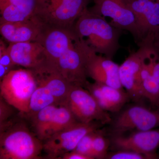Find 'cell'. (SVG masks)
<instances>
[{"instance_id":"cell-1","label":"cell","mask_w":159,"mask_h":159,"mask_svg":"<svg viewBox=\"0 0 159 159\" xmlns=\"http://www.w3.org/2000/svg\"><path fill=\"white\" fill-rule=\"evenodd\" d=\"M79 39H84L98 54L112 59L120 48L119 39L123 30L109 23L102 16L86 8L73 27Z\"/></svg>"},{"instance_id":"cell-2","label":"cell","mask_w":159,"mask_h":159,"mask_svg":"<svg viewBox=\"0 0 159 159\" xmlns=\"http://www.w3.org/2000/svg\"><path fill=\"white\" fill-rule=\"evenodd\" d=\"M43 142L25 123L13 121L0 130V159H39Z\"/></svg>"},{"instance_id":"cell-3","label":"cell","mask_w":159,"mask_h":159,"mask_svg":"<svg viewBox=\"0 0 159 159\" xmlns=\"http://www.w3.org/2000/svg\"><path fill=\"white\" fill-rule=\"evenodd\" d=\"M37 87V82L31 70L14 69L1 80V97L25 115L29 112L30 99Z\"/></svg>"},{"instance_id":"cell-4","label":"cell","mask_w":159,"mask_h":159,"mask_svg":"<svg viewBox=\"0 0 159 159\" xmlns=\"http://www.w3.org/2000/svg\"><path fill=\"white\" fill-rule=\"evenodd\" d=\"M112 119L111 134H122L129 131L148 130L159 127V108L151 110L136 103L120 111Z\"/></svg>"},{"instance_id":"cell-5","label":"cell","mask_w":159,"mask_h":159,"mask_svg":"<svg viewBox=\"0 0 159 159\" xmlns=\"http://www.w3.org/2000/svg\"><path fill=\"white\" fill-rule=\"evenodd\" d=\"M76 43L84 59L88 77L95 82L119 89L122 88L119 78V66L105 56L98 55L85 40L77 38Z\"/></svg>"},{"instance_id":"cell-6","label":"cell","mask_w":159,"mask_h":159,"mask_svg":"<svg viewBox=\"0 0 159 159\" xmlns=\"http://www.w3.org/2000/svg\"><path fill=\"white\" fill-rule=\"evenodd\" d=\"M88 0H45L35 16L46 25L72 28L86 8Z\"/></svg>"},{"instance_id":"cell-7","label":"cell","mask_w":159,"mask_h":159,"mask_svg":"<svg viewBox=\"0 0 159 159\" xmlns=\"http://www.w3.org/2000/svg\"><path fill=\"white\" fill-rule=\"evenodd\" d=\"M62 105L69 108L79 122L97 121L104 125L112 120L108 112L102 109L92 94L81 86H72Z\"/></svg>"},{"instance_id":"cell-8","label":"cell","mask_w":159,"mask_h":159,"mask_svg":"<svg viewBox=\"0 0 159 159\" xmlns=\"http://www.w3.org/2000/svg\"><path fill=\"white\" fill-rule=\"evenodd\" d=\"M104 125L101 122H78L70 128L52 135L43 142V150L49 159H60L65 154L73 151L83 137Z\"/></svg>"},{"instance_id":"cell-9","label":"cell","mask_w":159,"mask_h":159,"mask_svg":"<svg viewBox=\"0 0 159 159\" xmlns=\"http://www.w3.org/2000/svg\"><path fill=\"white\" fill-rule=\"evenodd\" d=\"M95 6L91 11L112 20L111 24L132 35L139 47L143 39L134 14L125 0H94Z\"/></svg>"},{"instance_id":"cell-10","label":"cell","mask_w":159,"mask_h":159,"mask_svg":"<svg viewBox=\"0 0 159 159\" xmlns=\"http://www.w3.org/2000/svg\"><path fill=\"white\" fill-rule=\"evenodd\" d=\"M153 46L152 44L139 47L138 51L131 54L119 66L122 88L135 103H141L144 99L141 91V71Z\"/></svg>"},{"instance_id":"cell-11","label":"cell","mask_w":159,"mask_h":159,"mask_svg":"<svg viewBox=\"0 0 159 159\" xmlns=\"http://www.w3.org/2000/svg\"><path fill=\"white\" fill-rule=\"evenodd\" d=\"M110 142L113 150L132 151L145 155L148 159L158 158L157 151L159 148V129L113 135Z\"/></svg>"},{"instance_id":"cell-12","label":"cell","mask_w":159,"mask_h":159,"mask_svg":"<svg viewBox=\"0 0 159 159\" xmlns=\"http://www.w3.org/2000/svg\"><path fill=\"white\" fill-rule=\"evenodd\" d=\"M125 1L134 14L142 34L143 41L141 46L152 43L155 36L159 32L158 1V0Z\"/></svg>"},{"instance_id":"cell-13","label":"cell","mask_w":159,"mask_h":159,"mask_svg":"<svg viewBox=\"0 0 159 159\" xmlns=\"http://www.w3.org/2000/svg\"><path fill=\"white\" fill-rule=\"evenodd\" d=\"M77 36L73 28L44 25L37 41L45 50L49 61L55 65L60 57L75 44Z\"/></svg>"},{"instance_id":"cell-14","label":"cell","mask_w":159,"mask_h":159,"mask_svg":"<svg viewBox=\"0 0 159 159\" xmlns=\"http://www.w3.org/2000/svg\"><path fill=\"white\" fill-rule=\"evenodd\" d=\"M31 70L38 85L47 88L56 99L58 105H62L74 84L69 82L56 66L49 61Z\"/></svg>"},{"instance_id":"cell-15","label":"cell","mask_w":159,"mask_h":159,"mask_svg":"<svg viewBox=\"0 0 159 159\" xmlns=\"http://www.w3.org/2000/svg\"><path fill=\"white\" fill-rule=\"evenodd\" d=\"M76 41L74 45L57 60L55 65L69 82L84 87L88 81L85 61Z\"/></svg>"},{"instance_id":"cell-16","label":"cell","mask_w":159,"mask_h":159,"mask_svg":"<svg viewBox=\"0 0 159 159\" xmlns=\"http://www.w3.org/2000/svg\"><path fill=\"white\" fill-rule=\"evenodd\" d=\"M43 25L34 16L19 21L0 22V32L9 43L37 41Z\"/></svg>"},{"instance_id":"cell-17","label":"cell","mask_w":159,"mask_h":159,"mask_svg":"<svg viewBox=\"0 0 159 159\" xmlns=\"http://www.w3.org/2000/svg\"><path fill=\"white\" fill-rule=\"evenodd\" d=\"M8 51L16 66L33 69L49 61L45 50L38 42L10 43Z\"/></svg>"},{"instance_id":"cell-18","label":"cell","mask_w":159,"mask_h":159,"mask_svg":"<svg viewBox=\"0 0 159 159\" xmlns=\"http://www.w3.org/2000/svg\"><path fill=\"white\" fill-rule=\"evenodd\" d=\"M84 88L92 94L99 106L108 112L118 113L130 100L124 89H119L110 86L88 81Z\"/></svg>"},{"instance_id":"cell-19","label":"cell","mask_w":159,"mask_h":159,"mask_svg":"<svg viewBox=\"0 0 159 159\" xmlns=\"http://www.w3.org/2000/svg\"><path fill=\"white\" fill-rule=\"evenodd\" d=\"M45 0H0V22H16L35 16Z\"/></svg>"},{"instance_id":"cell-20","label":"cell","mask_w":159,"mask_h":159,"mask_svg":"<svg viewBox=\"0 0 159 159\" xmlns=\"http://www.w3.org/2000/svg\"><path fill=\"white\" fill-rule=\"evenodd\" d=\"M156 52L152 47L142 67L141 74V91L144 99H148L151 105L159 107V83L152 74V62Z\"/></svg>"},{"instance_id":"cell-21","label":"cell","mask_w":159,"mask_h":159,"mask_svg":"<svg viewBox=\"0 0 159 159\" xmlns=\"http://www.w3.org/2000/svg\"><path fill=\"white\" fill-rule=\"evenodd\" d=\"M57 107L56 105L49 106L29 118L31 120L34 133L43 142L48 138L49 130Z\"/></svg>"},{"instance_id":"cell-22","label":"cell","mask_w":159,"mask_h":159,"mask_svg":"<svg viewBox=\"0 0 159 159\" xmlns=\"http://www.w3.org/2000/svg\"><path fill=\"white\" fill-rule=\"evenodd\" d=\"M51 105H58L55 98L47 88L37 84L30 99L29 112L25 114L26 118H29L41 110Z\"/></svg>"},{"instance_id":"cell-23","label":"cell","mask_w":159,"mask_h":159,"mask_svg":"<svg viewBox=\"0 0 159 159\" xmlns=\"http://www.w3.org/2000/svg\"><path fill=\"white\" fill-rule=\"evenodd\" d=\"M78 122L68 108L64 105H59L49 130L48 139L52 135L70 128Z\"/></svg>"},{"instance_id":"cell-24","label":"cell","mask_w":159,"mask_h":159,"mask_svg":"<svg viewBox=\"0 0 159 159\" xmlns=\"http://www.w3.org/2000/svg\"><path fill=\"white\" fill-rule=\"evenodd\" d=\"M105 131L98 129L93 143V157L94 159H105L111 145L110 139L106 137Z\"/></svg>"},{"instance_id":"cell-25","label":"cell","mask_w":159,"mask_h":159,"mask_svg":"<svg viewBox=\"0 0 159 159\" xmlns=\"http://www.w3.org/2000/svg\"><path fill=\"white\" fill-rule=\"evenodd\" d=\"M98 129L89 133L83 137L74 151L88 157L90 159H94L93 157V141Z\"/></svg>"},{"instance_id":"cell-26","label":"cell","mask_w":159,"mask_h":159,"mask_svg":"<svg viewBox=\"0 0 159 159\" xmlns=\"http://www.w3.org/2000/svg\"><path fill=\"white\" fill-rule=\"evenodd\" d=\"M13 106L9 104L2 97L0 98V129L5 127L12 121L14 115Z\"/></svg>"},{"instance_id":"cell-27","label":"cell","mask_w":159,"mask_h":159,"mask_svg":"<svg viewBox=\"0 0 159 159\" xmlns=\"http://www.w3.org/2000/svg\"><path fill=\"white\" fill-rule=\"evenodd\" d=\"M105 159H148L142 154L128 150H116L108 152Z\"/></svg>"},{"instance_id":"cell-28","label":"cell","mask_w":159,"mask_h":159,"mask_svg":"<svg viewBox=\"0 0 159 159\" xmlns=\"http://www.w3.org/2000/svg\"><path fill=\"white\" fill-rule=\"evenodd\" d=\"M0 65L11 70H14V67L16 66L11 59L8 47H6L2 39L0 40Z\"/></svg>"},{"instance_id":"cell-29","label":"cell","mask_w":159,"mask_h":159,"mask_svg":"<svg viewBox=\"0 0 159 159\" xmlns=\"http://www.w3.org/2000/svg\"><path fill=\"white\" fill-rule=\"evenodd\" d=\"M62 159H90L88 157L75 151L70 152L64 154L61 157Z\"/></svg>"},{"instance_id":"cell-30","label":"cell","mask_w":159,"mask_h":159,"mask_svg":"<svg viewBox=\"0 0 159 159\" xmlns=\"http://www.w3.org/2000/svg\"><path fill=\"white\" fill-rule=\"evenodd\" d=\"M153 44L154 47L159 54V32L155 36Z\"/></svg>"},{"instance_id":"cell-31","label":"cell","mask_w":159,"mask_h":159,"mask_svg":"<svg viewBox=\"0 0 159 159\" xmlns=\"http://www.w3.org/2000/svg\"><path fill=\"white\" fill-rule=\"evenodd\" d=\"M158 159H159V156H158Z\"/></svg>"},{"instance_id":"cell-32","label":"cell","mask_w":159,"mask_h":159,"mask_svg":"<svg viewBox=\"0 0 159 159\" xmlns=\"http://www.w3.org/2000/svg\"><path fill=\"white\" fill-rule=\"evenodd\" d=\"M158 2H159V0H158Z\"/></svg>"}]
</instances>
